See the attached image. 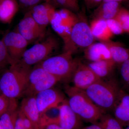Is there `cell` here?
Listing matches in <instances>:
<instances>
[{
  "instance_id": "6da1fadb",
  "label": "cell",
  "mask_w": 129,
  "mask_h": 129,
  "mask_svg": "<svg viewBox=\"0 0 129 129\" xmlns=\"http://www.w3.org/2000/svg\"><path fill=\"white\" fill-rule=\"evenodd\" d=\"M31 69L20 61L11 64L0 78L2 94L9 99H16L23 96Z\"/></svg>"
},
{
  "instance_id": "f546056e",
  "label": "cell",
  "mask_w": 129,
  "mask_h": 129,
  "mask_svg": "<svg viewBox=\"0 0 129 129\" xmlns=\"http://www.w3.org/2000/svg\"><path fill=\"white\" fill-rule=\"evenodd\" d=\"M19 5L30 9L31 8L48 0H17Z\"/></svg>"
},
{
  "instance_id": "e575fe53",
  "label": "cell",
  "mask_w": 129,
  "mask_h": 129,
  "mask_svg": "<svg viewBox=\"0 0 129 129\" xmlns=\"http://www.w3.org/2000/svg\"><path fill=\"white\" fill-rule=\"evenodd\" d=\"M86 6L89 8H92L97 6L96 0H84Z\"/></svg>"
},
{
  "instance_id": "5bb4252c",
  "label": "cell",
  "mask_w": 129,
  "mask_h": 129,
  "mask_svg": "<svg viewBox=\"0 0 129 129\" xmlns=\"http://www.w3.org/2000/svg\"><path fill=\"white\" fill-rule=\"evenodd\" d=\"M123 127L129 124V92L121 88L112 111Z\"/></svg>"
},
{
  "instance_id": "d590c367",
  "label": "cell",
  "mask_w": 129,
  "mask_h": 129,
  "mask_svg": "<svg viewBox=\"0 0 129 129\" xmlns=\"http://www.w3.org/2000/svg\"><path fill=\"white\" fill-rule=\"evenodd\" d=\"M80 129H102L101 126L97 123L91 124L86 127H83Z\"/></svg>"
},
{
  "instance_id": "7c38bea8",
  "label": "cell",
  "mask_w": 129,
  "mask_h": 129,
  "mask_svg": "<svg viewBox=\"0 0 129 129\" xmlns=\"http://www.w3.org/2000/svg\"><path fill=\"white\" fill-rule=\"evenodd\" d=\"M58 124L63 129H80L83 127V120L70 107L65 99L58 107Z\"/></svg>"
},
{
  "instance_id": "1f68e13d",
  "label": "cell",
  "mask_w": 129,
  "mask_h": 129,
  "mask_svg": "<svg viewBox=\"0 0 129 129\" xmlns=\"http://www.w3.org/2000/svg\"><path fill=\"white\" fill-rule=\"evenodd\" d=\"M14 129H25L21 111L19 109L18 111L15 120Z\"/></svg>"
},
{
  "instance_id": "ab89813d",
  "label": "cell",
  "mask_w": 129,
  "mask_h": 129,
  "mask_svg": "<svg viewBox=\"0 0 129 129\" xmlns=\"http://www.w3.org/2000/svg\"><path fill=\"white\" fill-rule=\"evenodd\" d=\"M124 129H129V124L127 126H126V128H125Z\"/></svg>"
},
{
  "instance_id": "2e32d148",
  "label": "cell",
  "mask_w": 129,
  "mask_h": 129,
  "mask_svg": "<svg viewBox=\"0 0 129 129\" xmlns=\"http://www.w3.org/2000/svg\"><path fill=\"white\" fill-rule=\"evenodd\" d=\"M84 55L86 58L91 62L112 59L108 48L106 44L102 42L93 43L86 48Z\"/></svg>"
},
{
  "instance_id": "4316f807",
  "label": "cell",
  "mask_w": 129,
  "mask_h": 129,
  "mask_svg": "<svg viewBox=\"0 0 129 129\" xmlns=\"http://www.w3.org/2000/svg\"><path fill=\"white\" fill-rule=\"evenodd\" d=\"M120 73L122 88L129 92V59L120 64Z\"/></svg>"
},
{
  "instance_id": "8992f818",
  "label": "cell",
  "mask_w": 129,
  "mask_h": 129,
  "mask_svg": "<svg viewBox=\"0 0 129 129\" xmlns=\"http://www.w3.org/2000/svg\"><path fill=\"white\" fill-rule=\"evenodd\" d=\"M58 46V41L56 37L51 35L46 36L43 40L27 49L20 61L25 65L32 67L51 57Z\"/></svg>"
},
{
  "instance_id": "9c48e42d",
  "label": "cell",
  "mask_w": 129,
  "mask_h": 129,
  "mask_svg": "<svg viewBox=\"0 0 129 129\" xmlns=\"http://www.w3.org/2000/svg\"><path fill=\"white\" fill-rule=\"evenodd\" d=\"M94 39L90 25L86 21L78 18L71 34V42L75 51L77 47L87 48L93 44Z\"/></svg>"
},
{
  "instance_id": "74e56055",
  "label": "cell",
  "mask_w": 129,
  "mask_h": 129,
  "mask_svg": "<svg viewBox=\"0 0 129 129\" xmlns=\"http://www.w3.org/2000/svg\"><path fill=\"white\" fill-rule=\"evenodd\" d=\"M103 0H96V4L97 6L100 5L102 2Z\"/></svg>"
},
{
  "instance_id": "8fae6325",
  "label": "cell",
  "mask_w": 129,
  "mask_h": 129,
  "mask_svg": "<svg viewBox=\"0 0 129 129\" xmlns=\"http://www.w3.org/2000/svg\"><path fill=\"white\" fill-rule=\"evenodd\" d=\"M72 79L73 86L83 90L102 80L88 65L80 61Z\"/></svg>"
},
{
  "instance_id": "3957f363",
  "label": "cell",
  "mask_w": 129,
  "mask_h": 129,
  "mask_svg": "<svg viewBox=\"0 0 129 129\" xmlns=\"http://www.w3.org/2000/svg\"><path fill=\"white\" fill-rule=\"evenodd\" d=\"M66 90L69 97L68 103L83 121L96 123L106 113L96 105L83 90L73 86L67 87Z\"/></svg>"
},
{
  "instance_id": "ba28073f",
  "label": "cell",
  "mask_w": 129,
  "mask_h": 129,
  "mask_svg": "<svg viewBox=\"0 0 129 129\" xmlns=\"http://www.w3.org/2000/svg\"><path fill=\"white\" fill-rule=\"evenodd\" d=\"M12 64L22 59L29 43L17 30L8 31L3 38Z\"/></svg>"
},
{
  "instance_id": "484cf974",
  "label": "cell",
  "mask_w": 129,
  "mask_h": 129,
  "mask_svg": "<svg viewBox=\"0 0 129 129\" xmlns=\"http://www.w3.org/2000/svg\"><path fill=\"white\" fill-rule=\"evenodd\" d=\"M115 18L120 23L124 32L129 34V11L120 8Z\"/></svg>"
},
{
  "instance_id": "7402d4cb",
  "label": "cell",
  "mask_w": 129,
  "mask_h": 129,
  "mask_svg": "<svg viewBox=\"0 0 129 129\" xmlns=\"http://www.w3.org/2000/svg\"><path fill=\"white\" fill-rule=\"evenodd\" d=\"M103 42L107 47L111 53L112 60L116 64H121L129 59V50L120 43L111 40Z\"/></svg>"
},
{
  "instance_id": "836d02e7",
  "label": "cell",
  "mask_w": 129,
  "mask_h": 129,
  "mask_svg": "<svg viewBox=\"0 0 129 129\" xmlns=\"http://www.w3.org/2000/svg\"><path fill=\"white\" fill-rule=\"evenodd\" d=\"M38 129H63L56 123H45L40 125Z\"/></svg>"
},
{
  "instance_id": "5b68a950",
  "label": "cell",
  "mask_w": 129,
  "mask_h": 129,
  "mask_svg": "<svg viewBox=\"0 0 129 129\" xmlns=\"http://www.w3.org/2000/svg\"><path fill=\"white\" fill-rule=\"evenodd\" d=\"M78 18L74 12L69 9L61 8L55 12L50 25L62 39L64 43L63 51H70L73 53L75 52L71 42V34Z\"/></svg>"
},
{
  "instance_id": "83f0119b",
  "label": "cell",
  "mask_w": 129,
  "mask_h": 129,
  "mask_svg": "<svg viewBox=\"0 0 129 129\" xmlns=\"http://www.w3.org/2000/svg\"><path fill=\"white\" fill-rule=\"evenodd\" d=\"M12 64L3 38L0 40V70L7 65Z\"/></svg>"
},
{
  "instance_id": "8d00e7d4",
  "label": "cell",
  "mask_w": 129,
  "mask_h": 129,
  "mask_svg": "<svg viewBox=\"0 0 129 129\" xmlns=\"http://www.w3.org/2000/svg\"><path fill=\"white\" fill-rule=\"evenodd\" d=\"M123 0H103L102 2H116L120 3L122 2Z\"/></svg>"
},
{
  "instance_id": "44dd1931",
  "label": "cell",
  "mask_w": 129,
  "mask_h": 129,
  "mask_svg": "<svg viewBox=\"0 0 129 129\" xmlns=\"http://www.w3.org/2000/svg\"><path fill=\"white\" fill-rule=\"evenodd\" d=\"M115 64L111 59L92 62L88 65L100 78L105 80L110 78Z\"/></svg>"
},
{
  "instance_id": "d4e9b609",
  "label": "cell",
  "mask_w": 129,
  "mask_h": 129,
  "mask_svg": "<svg viewBox=\"0 0 129 129\" xmlns=\"http://www.w3.org/2000/svg\"><path fill=\"white\" fill-rule=\"evenodd\" d=\"M54 6H57L69 9L74 12L78 11L79 10L78 0H50Z\"/></svg>"
},
{
  "instance_id": "cb8c5ba5",
  "label": "cell",
  "mask_w": 129,
  "mask_h": 129,
  "mask_svg": "<svg viewBox=\"0 0 129 129\" xmlns=\"http://www.w3.org/2000/svg\"><path fill=\"white\" fill-rule=\"evenodd\" d=\"M102 129H123L120 122L113 115L104 113L97 122Z\"/></svg>"
},
{
  "instance_id": "52a82bcc",
  "label": "cell",
  "mask_w": 129,
  "mask_h": 129,
  "mask_svg": "<svg viewBox=\"0 0 129 129\" xmlns=\"http://www.w3.org/2000/svg\"><path fill=\"white\" fill-rule=\"evenodd\" d=\"M46 29L35 21L28 10L19 23L16 30L29 44L43 39L46 36Z\"/></svg>"
},
{
  "instance_id": "d6a6232c",
  "label": "cell",
  "mask_w": 129,
  "mask_h": 129,
  "mask_svg": "<svg viewBox=\"0 0 129 129\" xmlns=\"http://www.w3.org/2000/svg\"><path fill=\"white\" fill-rule=\"evenodd\" d=\"M21 114H22L23 120L24 124L25 129H39V127H37L32 121H30L26 117L21 111Z\"/></svg>"
},
{
  "instance_id": "f35d334b",
  "label": "cell",
  "mask_w": 129,
  "mask_h": 129,
  "mask_svg": "<svg viewBox=\"0 0 129 129\" xmlns=\"http://www.w3.org/2000/svg\"><path fill=\"white\" fill-rule=\"evenodd\" d=\"M0 129H4V128L0 124Z\"/></svg>"
},
{
  "instance_id": "9a60e30c",
  "label": "cell",
  "mask_w": 129,
  "mask_h": 129,
  "mask_svg": "<svg viewBox=\"0 0 129 129\" xmlns=\"http://www.w3.org/2000/svg\"><path fill=\"white\" fill-rule=\"evenodd\" d=\"M19 110L37 127L41 124V114L37 107L35 96L25 97L22 100Z\"/></svg>"
},
{
  "instance_id": "277c9868",
  "label": "cell",
  "mask_w": 129,
  "mask_h": 129,
  "mask_svg": "<svg viewBox=\"0 0 129 129\" xmlns=\"http://www.w3.org/2000/svg\"><path fill=\"white\" fill-rule=\"evenodd\" d=\"M73 53L63 51L60 55L51 56L37 64L60 81L72 79L79 61L73 57Z\"/></svg>"
},
{
  "instance_id": "f1b7e54d",
  "label": "cell",
  "mask_w": 129,
  "mask_h": 129,
  "mask_svg": "<svg viewBox=\"0 0 129 129\" xmlns=\"http://www.w3.org/2000/svg\"><path fill=\"white\" fill-rule=\"evenodd\" d=\"M106 22L113 35H119L124 33L120 23L115 18L108 19Z\"/></svg>"
},
{
  "instance_id": "ffe728a7",
  "label": "cell",
  "mask_w": 129,
  "mask_h": 129,
  "mask_svg": "<svg viewBox=\"0 0 129 129\" xmlns=\"http://www.w3.org/2000/svg\"><path fill=\"white\" fill-rule=\"evenodd\" d=\"M120 8L119 2H102L95 11V18L107 21L115 18Z\"/></svg>"
},
{
  "instance_id": "ac0fdd59",
  "label": "cell",
  "mask_w": 129,
  "mask_h": 129,
  "mask_svg": "<svg viewBox=\"0 0 129 129\" xmlns=\"http://www.w3.org/2000/svg\"><path fill=\"white\" fill-rule=\"evenodd\" d=\"M90 26L94 37L101 42L110 40L113 35L106 20L95 18L91 23Z\"/></svg>"
},
{
  "instance_id": "603a6c76",
  "label": "cell",
  "mask_w": 129,
  "mask_h": 129,
  "mask_svg": "<svg viewBox=\"0 0 129 129\" xmlns=\"http://www.w3.org/2000/svg\"><path fill=\"white\" fill-rule=\"evenodd\" d=\"M19 109L16 99H10L9 107L0 116V124L4 129H14V124Z\"/></svg>"
},
{
  "instance_id": "4fadbf2b",
  "label": "cell",
  "mask_w": 129,
  "mask_h": 129,
  "mask_svg": "<svg viewBox=\"0 0 129 129\" xmlns=\"http://www.w3.org/2000/svg\"><path fill=\"white\" fill-rule=\"evenodd\" d=\"M28 10L35 21L45 29L50 24L56 11L50 0L36 5Z\"/></svg>"
},
{
  "instance_id": "4dcf8cb0",
  "label": "cell",
  "mask_w": 129,
  "mask_h": 129,
  "mask_svg": "<svg viewBox=\"0 0 129 129\" xmlns=\"http://www.w3.org/2000/svg\"><path fill=\"white\" fill-rule=\"evenodd\" d=\"M10 102V99L2 94H0V116L7 110Z\"/></svg>"
},
{
  "instance_id": "d6986e66",
  "label": "cell",
  "mask_w": 129,
  "mask_h": 129,
  "mask_svg": "<svg viewBox=\"0 0 129 129\" xmlns=\"http://www.w3.org/2000/svg\"><path fill=\"white\" fill-rule=\"evenodd\" d=\"M19 5L17 0H0V21L10 23L17 12Z\"/></svg>"
},
{
  "instance_id": "60d3db41",
  "label": "cell",
  "mask_w": 129,
  "mask_h": 129,
  "mask_svg": "<svg viewBox=\"0 0 129 129\" xmlns=\"http://www.w3.org/2000/svg\"><path fill=\"white\" fill-rule=\"evenodd\" d=\"M2 94L1 92V91H0V94Z\"/></svg>"
},
{
  "instance_id": "7a4b0ae2",
  "label": "cell",
  "mask_w": 129,
  "mask_h": 129,
  "mask_svg": "<svg viewBox=\"0 0 129 129\" xmlns=\"http://www.w3.org/2000/svg\"><path fill=\"white\" fill-rule=\"evenodd\" d=\"M121 88L117 81L110 78L101 80L84 91L96 105L106 112L112 111Z\"/></svg>"
},
{
  "instance_id": "30bf717a",
  "label": "cell",
  "mask_w": 129,
  "mask_h": 129,
  "mask_svg": "<svg viewBox=\"0 0 129 129\" xmlns=\"http://www.w3.org/2000/svg\"><path fill=\"white\" fill-rule=\"evenodd\" d=\"M35 98L41 115L51 109L57 107L65 100L64 95L53 88L39 92Z\"/></svg>"
},
{
  "instance_id": "e0dca14e",
  "label": "cell",
  "mask_w": 129,
  "mask_h": 129,
  "mask_svg": "<svg viewBox=\"0 0 129 129\" xmlns=\"http://www.w3.org/2000/svg\"><path fill=\"white\" fill-rule=\"evenodd\" d=\"M60 79L50 74L30 87L26 88L23 95L24 96H35L37 93L53 88Z\"/></svg>"
}]
</instances>
